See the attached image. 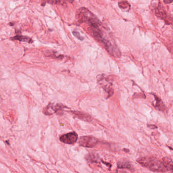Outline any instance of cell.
Returning a JSON list of instances; mask_svg holds the SVG:
<instances>
[{"mask_svg": "<svg viewBox=\"0 0 173 173\" xmlns=\"http://www.w3.org/2000/svg\"><path fill=\"white\" fill-rule=\"evenodd\" d=\"M137 162L142 166L154 172L166 173L168 172V168L162 160H160L156 157H140L137 159Z\"/></svg>", "mask_w": 173, "mask_h": 173, "instance_id": "1", "label": "cell"}, {"mask_svg": "<svg viewBox=\"0 0 173 173\" xmlns=\"http://www.w3.org/2000/svg\"><path fill=\"white\" fill-rule=\"evenodd\" d=\"M77 18L80 22L86 23L90 26H100L101 24L99 19L85 7H81L77 10Z\"/></svg>", "mask_w": 173, "mask_h": 173, "instance_id": "2", "label": "cell"}, {"mask_svg": "<svg viewBox=\"0 0 173 173\" xmlns=\"http://www.w3.org/2000/svg\"><path fill=\"white\" fill-rule=\"evenodd\" d=\"M80 146L87 147L92 148L95 147L98 143V139L92 136H85L81 137L79 140Z\"/></svg>", "mask_w": 173, "mask_h": 173, "instance_id": "3", "label": "cell"}, {"mask_svg": "<svg viewBox=\"0 0 173 173\" xmlns=\"http://www.w3.org/2000/svg\"><path fill=\"white\" fill-rule=\"evenodd\" d=\"M78 139L77 134L75 132L68 133L62 135L60 137V140L64 143L73 144L76 143Z\"/></svg>", "mask_w": 173, "mask_h": 173, "instance_id": "4", "label": "cell"}, {"mask_svg": "<svg viewBox=\"0 0 173 173\" xmlns=\"http://www.w3.org/2000/svg\"><path fill=\"white\" fill-rule=\"evenodd\" d=\"M63 108V107L61 104H55L52 103H50L45 109H44V114H45L47 116H50L56 112H61Z\"/></svg>", "mask_w": 173, "mask_h": 173, "instance_id": "5", "label": "cell"}, {"mask_svg": "<svg viewBox=\"0 0 173 173\" xmlns=\"http://www.w3.org/2000/svg\"><path fill=\"white\" fill-rule=\"evenodd\" d=\"M155 14L158 18L164 20L165 22L168 24H170L171 23L170 18L169 17L168 14L166 13V11L164 10L162 6L159 5L156 7L155 11Z\"/></svg>", "mask_w": 173, "mask_h": 173, "instance_id": "6", "label": "cell"}, {"mask_svg": "<svg viewBox=\"0 0 173 173\" xmlns=\"http://www.w3.org/2000/svg\"><path fill=\"white\" fill-rule=\"evenodd\" d=\"M152 94L154 96L155 100V104H153V105L155 108L160 112H164V113L168 112V109L162 102V101L157 96L155 95V94L152 93Z\"/></svg>", "mask_w": 173, "mask_h": 173, "instance_id": "7", "label": "cell"}, {"mask_svg": "<svg viewBox=\"0 0 173 173\" xmlns=\"http://www.w3.org/2000/svg\"><path fill=\"white\" fill-rule=\"evenodd\" d=\"M118 168L120 169H129L130 170H132L133 169L132 164L130 162L127 160H121L118 162L117 164Z\"/></svg>", "mask_w": 173, "mask_h": 173, "instance_id": "8", "label": "cell"}, {"mask_svg": "<svg viewBox=\"0 0 173 173\" xmlns=\"http://www.w3.org/2000/svg\"><path fill=\"white\" fill-rule=\"evenodd\" d=\"M10 40H11L12 41H18L23 42H26L30 44L33 43V41L30 38L22 35H16L15 36L11 38Z\"/></svg>", "mask_w": 173, "mask_h": 173, "instance_id": "9", "label": "cell"}, {"mask_svg": "<svg viewBox=\"0 0 173 173\" xmlns=\"http://www.w3.org/2000/svg\"><path fill=\"white\" fill-rule=\"evenodd\" d=\"M73 114L80 120L86 121H91L92 120V118L88 114H85L84 112H73Z\"/></svg>", "mask_w": 173, "mask_h": 173, "instance_id": "10", "label": "cell"}, {"mask_svg": "<svg viewBox=\"0 0 173 173\" xmlns=\"http://www.w3.org/2000/svg\"><path fill=\"white\" fill-rule=\"evenodd\" d=\"M162 162L168 168V172L171 173H173V162L172 160L168 157H164L162 158Z\"/></svg>", "mask_w": 173, "mask_h": 173, "instance_id": "11", "label": "cell"}, {"mask_svg": "<svg viewBox=\"0 0 173 173\" xmlns=\"http://www.w3.org/2000/svg\"><path fill=\"white\" fill-rule=\"evenodd\" d=\"M86 159L90 162H99L100 158L96 154H89L86 156Z\"/></svg>", "mask_w": 173, "mask_h": 173, "instance_id": "12", "label": "cell"}, {"mask_svg": "<svg viewBox=\"0 0 173 173\" xmlns=\"http://www.w3.org/2000/svg\"><path fill=\"white\" fill-rule=\"evenodd\" d=\"M118 6L122 10H127V9L129 10L130 9V4L125 1H122L118 3Z\"/></svg>", "mask_w": 173, "mask_h": 173, "instance_id": "13", "label": "cell"}, {"mask_svg": "<svg viewBox=\"0 0 173 173\" xmlns=\"http://www.w3.org/2000/svg\"><path fill=\"white\" fill-rule=\"evenodd\" d=\"M73 34L79 40H80L81 41H83L84 40V38L81 36V34H80V33L79 32H77V31H73Z\"/></svg>", "mask_w": 173, "mask_h": 173, "instance_id": "14", "label": "cell"}, {"mask_svg": "<svg viewBox=\"0 0 173 173\" xmlns=\"http://www.w3.org/2000/svg\"><path fill=\"white\" fill-rule=\"evenodd\" d=\"M147 126H148V127H149L151 129H157V126L154 125H148Z\"/></svg>", "mask_w": 173, "mask_h": 173, "instance_id": "15", "label": "cell"}, {"mask_svg": "<svg viewBox=\"0 0 173 173\" xmlns=\"http://www.w3.org/2000/svg\"><path fill=\"white\" fill-rule=\"evenodd\" d=\"M173 0H164V3L166 4H171L173 2Z\"/></svg>", "mask_w": 173, "mask_h": 173, "instance_id": "16", "label": "cell"}, {"mask_svg": "<svg viewBox=\"0 0 173 173\" xmlns=\"http://www.w3.org/2000/svg\"><path fill=\"white\" fill-rule=\"evenodd\" d=\"M117 173H127V172H126L125 171H118L116 172Z\"/></svg>", "mask_w": 173, "mask_h": 173, "instance_id": "17", "label": "cell"}, {"mask_svg": "<svg viewBox=\"0 0 173 173\" xmlns=\"http://www.w3.org/2000/svg\"><path fill=\"white\" fill-rule=\"evenodd\" d=\"M123 150H124V151H125V152H126V153H127V152H129V150H125V149H123Z\"/></svg>", "mask_w": 173, "mask_h": 173, "instance_id": "18", "label": "cell"}, {"mask_svg": "<svg viewBox=\"0 0 173 173\" xmlns=\"http://www.w3.org/2000/svg\"><path fill=\"white\" fill-rule=\"evenodd\" d=\"M69 1L70 2H73V0H69Z\"/></svg>", "mask_w": 173, "mask_h": 173, "instance_id": "19", "label": "cell"}, {"mask_svg": "<svg viewBox=\"0 0 173 173\" xmlns=\"http://www.w3.org/2000/svg\"></svg>", "mask_w": 173, "mask_h": 173, "instance_id": "20", "label": "cell"}]
</instances>
